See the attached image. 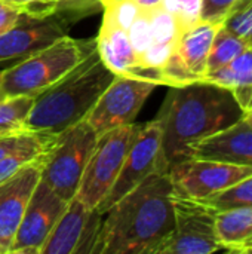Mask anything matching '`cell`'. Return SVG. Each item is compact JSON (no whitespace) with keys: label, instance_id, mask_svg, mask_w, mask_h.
Segmentation results:
<instances>
[{"label":"cell","instance_id":"cell-23","mask_svg":"<svg viewBox=\"0 0 252 254\" xmlns=\"http://www.w3.org/2000/svg\"><path fill=\"white\" fill-rule=\"evenodd\" d=\"M129 40L134 46V51L137 54V61L140 63V60L153 48L156 46H169V45H159L154 36V30H153V24H151V16H150V10H144L141 9L140 13L135 16V19L131 22V25L126 28ZM175 48V46H171Z\"/></svg>","mask_w":252,"mask_h":254},{"label":"cell","instance_id":"cell-31","mask_svg":"<svg viewBox=\"0 0 252 254\" xmlns=\"http://www.w3.org/2000/svg\"><path fill=\"white\" fill-rule=\"evenodd\" d=\"M102 1V0H101ZM132 3H135L140 9H144V10H151V9H157V7H162L160 6V1L162 0H131Z\"/></svg>","mask_w":252,"mask_h":254},{"label":"cell","instance_id":"cell-7","mask_svg":"<svg viewBox=\"0 0 252 254\" xmlns=\"http://www.w3.org/2000/svg\"><path fill=\"white\" fill-rule=\"evenodd\" d=\"M153 173H168L162 152V125L157 118L140 127L114 185L95 210L104 216L120 198Z\"/></svg>","mask_w":252,"mask_h":254},{"label":"cell","instance_id":"cell-20","mask_svg":"<svg viewBox=\"0 0 252 254\" xmlns=\"http://www.w3.org/2000/svg\"><path fill=\"white\" fill-rule=\"evenodd\" d=\"M250 45L251 42L248 39L238 36L236 33L230 31L223 24L215 33V37L212 40V46H211L209 57H208V71L217 70L229 64L241 52H244Z\"/></svg>","mask_w":252,"mask_h":254},{"label":"cell","instance_id":"cell-4","mask_svg":"<svg viewBox=\"0 0 252 254\" xmlns=\"http://www.w3.org/2000/svg\"><path fill=\"white\" fill-rule=\"evenodd\" d=\"M97 49V37L89 40L67 36L36 54L0 70V83L6 97L31 95L59 82Z\"/></svg>","mask_w":252,"mask_h":254},{"label":"cell","instance_id":"cell-3","mask_svg":"<svg viewBox=\"0 0 252 254\" xmlns=\"http://www.w3.org/2000/svg\"><path fill=\"white\" fill-rule=\"evenodd\" d=\"M114 77L95 49L65 77L34 97L25 129L56 135L85 121Z\"/></svg>","mask_w":252,"mask_h":254},{"label":"cell","instance_id":"cell-17","mask_svg":"<svg viewBox=\"0 0 252 254\" xmlns=\"http://www.w3.org/2000/svg\"><path fill=\"white\" fill-rule=\"evenodd\" d=\"M97 51L104 64L116 74L132 77L138 67L137 54L128 31L105 16H102V24L97 36Z\"/></svg>","mask_w":252,"mask_h":254},{"label":"cell","instance_id":"cell-13","mask_svg":"<svg viewBox=\"0 0 252 254\" xmlns=\"http://www.w3.org/2000/svg\"><path fill=\"white\" fill-rule=\"evenodd\" d=\"M101 217L102 214L88 208L74 196L68 201L40 254H94L102 223Z\"/></svg>","mask_w":252,"mask_h":254},{"label":"cell","instance_id":"cell-9","mask_svg":"<svg viewBox=\"0 0 252 254\" xmlns=\"http://www.w3.org/2000/svg\"><path fill=\"white\" fill-rule=\"evenodd\" d=\"M224 21L201 19L186 28L160 68V83L166 86H183L202 80L208 73V57L212 40Z\"/></svg>","mask_w":252,"mask_h":254},{"label":"cell","instance_id":"cell-8","mask_svg":"<svg viewBox=\"0 0 252 254\" xmlns=\"http://www.w3.org/2000/svg\"><path fill=\"white\" fill-rule=\"evenodd\" d=\"M156 86L159 85L153 80L116 74L85 121L98 137L111 129L131 125Z\"/></svg>","mask_w":252,"mask_h":254},{"label":"cell","instance_id":"cell-36","mask_svg":"<svg viewBox=\"0 0 252 254\" xmlns=\"http://www.w3.org/2000/svg\"><path fill=\"white\" fill-rule=\"evenodd\" d=\"M4 1H7V0H4Z\"/></svg>","mask_w":252,"mask_h":254},{"label":"cell","instance_id":"cell-6","mask_svg":"<svg viewBox=\"0 0 252 254\" xmlns=\"http://www.w3.org/2000/svg\"><path fill=\"white\" fill-rule=\"evenodd\" d=\"M141 125H125L98 137L85 167L76 198L95 210L114 185Z\"/></svg>","mask_w":252,"mask_h":254},{"label":"cell","instance_id":"cell-15","mask_svg":"<svg viewBox=\"0 0 252 254\" xmlns=\"http://www.w3.org/2000/svg\"><path fill=\"white\" fill-rule=\"evenodd\" d=\"M43 159L21 168L0 182V254L10 252L31 193L40 182Z\"/></svg>","mask_w":252,"mask_h":254},{"label":"cell","instance_id":"cell-27","mask_svg":"<svg viewBox=\"0 0 252 254\" xmlns=\"http://www.w3.org/2000/svg\"><path fill=\"white\" fill-rule=\"evenodd\" d=\"M102 9L98 0H59L58 15H61L65 21H70L73 16H85L89 13Z\"/></svg>","mask_w":252,"mask_h":254},{"label":"cell","instance_id":"cell-33","mask_svg":"<svg viewBox=\"0 0 252 254\" xmlns=\"http://www.w3.org/2000/svg\"><path fill=\"white\" fill-rule=\"evenodd\" d=\"M4 98H6V95H4V92H3V89H1V83H0V101L4 100Z\"/></svg>","mask_w":252,"mask_h":254},{"label":"cell","instance_id":"cell-28","mask_svg":"<svg viewBox=\"0 0 252 254\" xmlns=\"http://www.w3.org/2000/svg\"><path fill=\"white\" fill-rule=\"evenodd\" d=\"M239 0H202V19L224 21Z\"/></svg>","mask_w":252,"mask_h":254},{"label":"cell","instance_id":"cell-5","mask_svg":"<svg viewBox=\"0 0 252 254\" xmlns=\"http://www.w3.org/2000/svg\"><path fill=\"white\" fill-rule=\"evenodd\" d=\"M98 135L82 121L55 135L42 164V180L62 199L71 201Z\"/></svg>","mask_w":252,"mask_h":254},{"label":"cell","instance_id":"cell-18","mask_svg":"<svg viewBox=\"0 0 252 254\" xmlns=\"http://www.w3.org/2000/svg\"><path fill=\"white\" fill-rule=\"evenodd\" d=\"M227 88L232 91L235 98L244 112L252 106V46L250 45L244 52H241L229 64L208 71L202 79Z\"/></svg>","mask_w":252,"mask_h":254},{"label":"cell","instance_id":"cell-10","mask_svg":"<svg viewBox=\"0 0 252 254\" xmlns=\"http://www.w3.org/2000/svg\"><path fill=\"white\" fill-rule=\"evenodd\" d=\"M175 228L162 254H211L223 250L215 234L217 213L172 189Z\"/></svg>","mask_w":252,"mask_h":254},{"label":"cell","instance_id":"cell-24","mask_svg":"<svg viewBox=\"0 0 252 254\" xmlns=\"http://www.w3.org/2000/svg\"><path fill=\"white\" fill-rule=\"evenodd\" d=\"M48 149H28V150H19L15 153H10L4 158L0 159V182H3L4 179L10 177L12 174H15L16 171H19L21 168L39 162L45 158V155L48 153Z\"/></svg>","mask_w":252,"mask_h":254},{"label":"cell","instance_id":"cell-29","mask_svg":"<svg viewBox=\"0 0 252 254\" xmlns=\"http://www.w3.org/2000/svg\"><path fill=\"white\" fill-rule=\"evenodd\" d=\"M178 22L183 31L202 19V0H178Z\"/></svg>","mask_w":252,"mask_h":254},{"label":"cell","instance_id":"cell-34","mask_svg":"<svg viewBox=\"0 0 252 254\" xmlns=\"http://www.w3.org/2000/svg\"><path fill=\"white\" fill-rule=\"evenodd\" d=\"M250 42H251V46H252V37H251V39H250Z\"/></svg>","mask_w":252,"mask_h":254},{"label":"cell","instance_id":"cell-21","mask_svg":"<svg viewBox=\"0 0 252 254\" xmlns=\"http://www.w3.org/2000/svg\"><path fill=\"white\" fill-rule=\"evenodd\" d=\"M198 201H201L215 213L252 207V174L220 192H215Z\"/></svg>","mask_w":252,"mask_h":254},{"label":"cell","instance_id":"cell-30","mask_svg":"<svg viewBox=\"0 0 252 254\" xmlns=\"http://www.w3.org/2000/svg\"><path fill=\"white\" fill-rule=\"evenodd\" d=\"M22 12L19 7L13 6L9 1L0 0V34L6 33L7 30H10L12 27H15V24L19 21Z\"/></svg>","mask_w":252,"mask_h":254},{"label":"cell","instance_id":"cell-26","mask_svg":"<svg viewBox=\"0 0 252 254\" xmlns=\"http://www.w3.org/2000/svg\"><path fill=\"white\" fill-rule=\"evenodd\" d=\"M13 6L19 7L27 16L36 19H45L58 12L59 0H7Z\"/></svg>","mask_w":252,"mask_h":254},{"label":"cell","instance_id":"cell-16","mask_svg":"<svg viewBox=\"0 0 252 254\" xmlns=\"http://www.w3.org/2000/svg\"><path fill=\"white\" fill-rule=\"evenodd\" d=\"M189 158L252 167V127L244 119L196 141Z\"/></svg>","mask_w":252,"mask_h":254},{"label":"cell","instance_id":"cell-14","mask_svg":"<svg viewBox=\"0 0 252 254\" xmlns=\"http://www.w3.org/2000/svg\"><path fill=\"white\" fill-rule=\"evenodd\" d=\"M67 33L68 21L58 13L45 19L22 13L15 27L0 34V64L18 63L67 36Z\"/></svg>","mask_w":252,"mask_h":254},{"label":"cell","instance_id":"cell-19","mask_svg":"<svg viewBox=\"0 0 252 254\" xmlns=\"http://www.w3.org/2000/svg\"><path fill=\"white\" fill-rule=\"evenodd\" d=\"M215 234L223 250L252 253V207L217 213Z\"/></svg>","mask_w":252,"mask_h":254},{"label":"cell","instance_id":"cell-32","mask_svg":"<svg viewBox=\"0 0 252 254\" xmlns=\"http://www.w3.org/2000/svg\"><path fill=\"white\" fill-rule=\"evenodd\" d=\"M245 122H248L252 127V106H250L245 112H244V118H242Z\"/></svg>","mask_w":252,"mask_h":254},{"label":"cell","instance_id":"cell-25","mask_svg":"<svg viewBox=\"0 0 252 254\" xmlns=\"http://www.w3.org/2000/svg\"><path fill=\"white\" fill-rule=\"evenodd\" d=\"M224 25L241 37H252V0H239L224 19Z\"/></svg>","mask_w":252,"mask_h":254},{"label":"cell","instance_id":"cell-35","mask_svg":"<svg viewBox=\"0 0 252 254\" xmlns=\"http://www.w3.org/2000/svg\"><path fill=\"white\" fill-rule=\"evenodd\" d=\"M98 1H100V4H101V0H98Z\"/></svg>","mask_w":252,"mask_h":254},{"label":"cell","instance_id":"cell-2","mask_svg":"<svg viewBox=\"0 0 252 254\" xmlns=\"http://www.w3.org/2000/svg\"><path fill=\"white\" fill-rule=\"evenodd\" d=\"M157 116L162 125V152L168 170L189 158L190 147L244 118V109L227 88L199 80L169 86Z\"/></svg>","mask_w":252,"mask_h":254},{"label":"cell","instance_id":"cell-22","mask_svg":"<svg viewBox=\"0 0 252 254\" xmlns=\"http://www.w3.org/2000/svg\"><path fill=\"white\" fill-rule=\"evenodd\" d=\"M33 101L34 97L31 95L6 97L0 101V137L27 131L24 122Z\"/></svg>","mask_w":252,"mask_h":254},{"label":"cell","instance_id":"cell-1","mask_svg":"<svg viewBox=\"0 0 252 254\" xmlns=\"http://www.w3.org/2000/svg\"><path fill=\"white\" fill-rule=\"evenodd\" d=\"M104 214L94 254H162L175 228L169 174L153 173Z\"/></svg>","mask_w":252,"mask_h":254},{"label":"cell","instance_id":"cell-12","mask_svg":"<svg viewBox=\"0 0 252 254\" xmlns=\"http://www.w3.org/2000/svg\"><path fill=\"white\" fill-rule=\"evenodd\" d=\"M68 201L58 196L42 179L34 188L9 253L40 254V249L62 216Z\"/></svg>","mask_w":252,"mask_h":254},{"label":"cell","instance_id":"cell-11","mask_svg":"<svg viewBox=\"0 0 252 254\" xmlns=\"http://www.w3.org/2000/svg\"><path fill=\"white\" fill-rule=\"evenodd\" d=\"M168 174L174 192L193 199H202L251 176L252 167L187 158L174 164Z\"/></svg>","mask_w":252,"mask_h":254}]
</instances>
